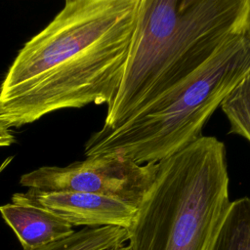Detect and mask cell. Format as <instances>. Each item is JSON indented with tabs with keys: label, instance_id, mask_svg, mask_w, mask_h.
<instances>
[{
	"label": "cell",
	"instance_id": "6da1fadb",
	"mask_svg": "<svg viewBox=\"0 0 250 250\" xmlns=\"http://www.w3.org/2000/svg\"><path fill=\"white\" fill-rule=\"evenodd\" d=\"M139 0H66L19 51L0 86V123L11 129L51 112L108 104L135 27Z\"/></svg>",
	"mask_w": 250,
	"mask_h": 250
},
{
	"label": "cell",
	"instance_id": "7a4b0ae2",
	"mask_svg": "<svg viewBox=\"0 0 250 250\" xmlns=\"http://www.w3.org/2000/svg\"><path fill=\"white\" fill-rule=\"evenodd\" d=\"M250 0H139L118 87L103 128H113L180 84L246 30Z\"/></svg>",
	"mask_w": 250,
	"mask_h": 250
},
{
	"label": "cell",
	"instance_id": "3957f363",
	"mask_svg": "<svg viewBox=\"0 0 250 250\" xmlns=\"http://www.w3.org/2000/svg\"><path fill=\"white\" fill-rule=\"evenodd\" d=\"M224 143L201 136L158 162L154 181L127 229L131 250H210L228 213Z\"/></svg>",
	"mask_w": 250,
	"mask_h": 250
},
{
	"label": "cell",
	"instance_id": "277c9868",
	"mask_svg": "<svg viewBox=\"0 0 250 250\" xmlns=\"http://www.w3.org/2000/svg\"><path fill=\"white\" fill-rule=\"evenodd\" d=\"M249 69L250 40L244 31L128 119L95 132L85 155L117 154L140 164L158 163L202 136L203 126Z\"/></svg>",
	"mask_w": 250,
	"mask_h": 250
},
{
	"label": "cell",
	"instance_id": "5b68a950",
	"mask_svg": "<svg viewBox=\"0 0 250 250\" xmlns=\"http://www.w3.org/2000/svg\"><path fill=\"white\" fill-rule=\"evenodd\" d=\"M32 202L52 211L72 227H119L128 229L136 208L111 197L87 192L42 191L24 193Z\"/></svg>",
	"mask_w": 250,
	"mask_h": 250
},
{
	"label": "cell",
	"instance_id": "8992f818",
	"mask_svg": "<svg viewBox=\"0 0 250 250\" xmlns=\"http://www.w3.org/2000/svg\"><path fill=\"white\" fill-rule=\"evenodd\" d=\"M4 221L14 230L23 250H36L72 235L73 227L52 211L15 193L12 202L0 206Z\"/></svg>",
	"mask_w": 250,
	"mask_h": 250
},
{
	"label": "cell",
	"instance_id": "52a82bcc",
	"mask_svg": "<svg viewBox=\"0 0 250 250\" xmlns=\"http://www.w3.org/2000/svg\"><path fill=\"white\" fill-rule=\"evenodd\" d=\"M210 250H250V198L231 201Z\"/></svg>",
	"mask_w": 250,
	"mask_h": 250
},
{
	"label": "cell",
	"instance_id": "ba28073f",
	"mask_svg": "<svg viewBox=\"0 0 250 250\" xmlns=\"http://www.w3.org/2000/svg\"><path fill=\"white\" fill-rule=\"evenodd\" d=\"M128 241L127 229L119 227L84 228L72 235L36 250H106Z\"/></svg>",
	"mask_w": 250,
	"mask_h": 250
},
{
	"label": "cell",
	"instance_id": "9c48e42d",
	"mask_svg": "<svg viewBox=\"0 0 250 250\" xmlns=\"http://www.w3.org/2000/svg\"><path fill=\"white\" fill-rule=\"evenodd\" d=\"M245 34L250 40V28ZM229 123V133L250 143V69L223 100L220 105Z\"/></svg>",
	"mask_w": 250,
	"mask_h": 250
},
{
	"label": "cell",
	"instance_id": "30bf717a",
	"mask_svg": "<svg viewBox=\"0 0 250 250\" xmlns=\"http://www.w3.org/2000/svg\"><path fill=\"white\" fill-rule=\"evenodd\" d=\"M16 142V138L11 129L0 123V147L10 146Z\"/></svg>",
	"mask_w": 250,
	"mask_h": 250
},
{
	"label": "cell",
	"instance_id": "8fae6325",
	"mask_svg": "<svg viewBox=\"0 0 250 250\" xmlns=\"http://www.w3.org/2000/svg\"><path fill=\"white\" fill-rule=\"evenodd\" d=\"M106 250H131L129 245H120V246H116V247H112V248H109V249H106Z\"/></svg>",
	"mask_w": 250,
	"mask_h": 250
},
{
	"label": "cell",
	"instance_id": "7c38bea8",
	"mask_svg": "<svg viewBox=\"0 0 250 250\" xmlns=\"http://www.w3.org/2000/svg\"><path fill=\"white\" fill-rule=\"evenodd\" d=\"M247 27L250 28V13H249V17H248V21H247Z\"/></svg>",
	"mask_w": 250,
	"mask_h": 250
},
{
	"label": "cell",
	"instance_id": "4fadbf2b",
	"mask_svg": "<svg viewBox=\"0 0 250 250\" xmlns=\"http://www.w3.org/2000/svg\"><path fill=\"white\" fill-rule=\"evenodd\" d=\"M5 170V167L3 165H0V174Z\"/></svg>",
	"mask_w": 250,
	"mask_h": 250
}]
</instances>
